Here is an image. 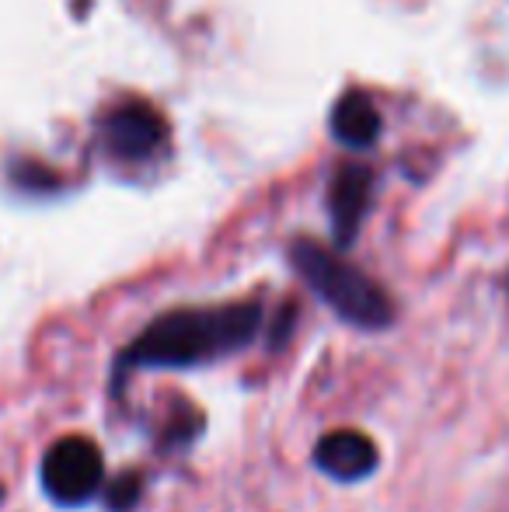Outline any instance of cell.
Masks as SVG:
<instances>
[{"mask_svg":"<svg viewBox=\"0 0 509 512\" xmlns=\"http://www.w3.org/2000/svg\"><path fill=\"white\" fill-rule=\"evenodd\" d=\"M262 317L258 304L168 310L133 338V345L119 359V370H136V366L189 370V366L217 363L255 342Z\"/></svg>","mask_w":509,"mask_h":512,"instance_id":"cell-1","label":"cell"},{"mask_svg":"<svg viewBox=\"0 0 509 512\" xmlns=\"http://www.w3.org/2000/svg\"><path fill=\"white\" fill-rule=\"evenodd\" d=\"M290 262H293V269L300 272V279H304L342 321L356 324V328H367V331H381L394 321V307L381 286L370 276H363L356 265H349L346 258L328 251L325 244L300 237L290 248Z\"/></svg>","mask_w":509,"mask_h":512,"instance_id":"cell-2","label":"cell"},{"mask_svg":"<svg viewBox=\"0 0 509 512\" xmlns=\"http://www.w3.org/2000/svg\"><path fill=\"white\" fill-rule=\"evenodd\" d=\"M42 492L56 506H84L105 485L102 450L88 436H63L46 450L39 467Z\"/></svg>","mask_w":509,"mask_h":512,"instance_id":"cell-3","label":"cell"},{"mask_svg":"<svg viewBox=\"0 0 509 512\" xmlns=\"http://www.w3.org/2000/svg\"><path fill=\"white\" fill-rule=\"evenodd\" d=\"M102 140L119 161H147L168 140V122L157 108L143 102L116 105L102 119Z\"/></svg>","mask_w":509,"mask_h":512,"instance_id":"cell-4","label":"cell"},{"mask_svg":"<svg viewBox=\"0 0 509 512\" xmlns=\"http://www.w3.org/2000/svg\"><path fill=\"white\" fill-rule=\"evenodd\" d=\"M377 443L360 429L325 432L314 446V464L335 481H363L377 471Z\"/></svg>","mask_w":509,"mask_h":512,"instance_id":"cell-5","label":"cell"},{"mask_svg":"<svg viewBox=\"0 0 509 512\" xmlns=\"http://www.w3.org/2000/svg\"><path fill=\"white\" fill-rule=\"evenodd\" d=\"M370 189H374V178L367 168H342L328 185V213H332L335 241L342 248H349L360 234V223L370 206Z\"/></svg>","mask_w":509,"mask_h":512,"instance_id":"cell-6","label":"cell"},{"mask_svg":"<svg viewBox=\"0 0 509 512\" xmlns=\"http://www.w3.org/2000/svg\"><path fill=\"white\" fill-rule=\"evenodd\" d=\"M381 112L363 91H346L332 108V133L342 147L367 150L381 140Z\"/></svg>","mask_w":509,"mask_h":512,"instance_id":"cell-7","label":"cell"},{"mask_svg":"<svg viewBox=\"0 0 509 512\" xmlns=\"http://www.w3.org/2000/svg\"><path fill=\"white\" fill-rule=\"evenodd\" d=\"M140 492H143L140 474L136 471L119 474V478L109 485V492H105V506H109L112 512H129L136 506V499H140Z\"/></svg>","mask_w":509,"mask_h":512,"instance_id":"cell-8","label":"cell"},{"mask_svg":"<svg viewBox=\"0 0 509 512\" xmlns=\"http://www.w3.org/2000/svg\"><path fill=\"white\" fill-rule=\"evenodd\" d=\"M14 178H18L25 189H32L35 182H42V185H56V178L49 175L46 168H39V164H21L18 171H14Z\"/></svg>","mask_w":509,"mask_h":512,"instance_id":"cell-9","label":"cell"},{"mask_svg":"<svg viewBox=\"0 0 509 512\" xmlns=\"http://www.w3.org/2000/svg\"><path fill=\"white\" fill-rule=\"evenodd\" d=\"M0 502H4V485H0Z\"/></svg>","mask_w":509,"mask_h":512,"instance_id":"cell-10","label":"cell"}]
</instances>
